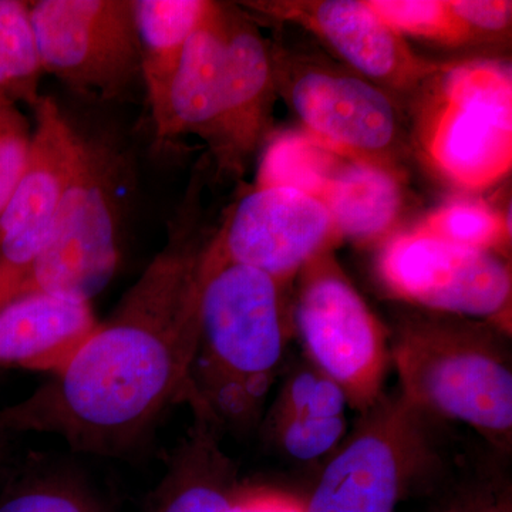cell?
<instances>
[{"instance_id": "6da1fadb", "label": "cell", "mask_w": 512, "mask_h": 512, "mask_svg": "<svg viewBox=\"0 0 512 512\" xmlns=\"http://www.w3.org/2000/svg\"><path fill=\"white\" fill-rule=\"evenodd\" d=\"M205 161L168 220L164 247L69 365L0 409V433L56 434L73 450L124 457L183 403L200 345L201 296L217 232L202 211Z\"/></svg>"}, {"instance_id": "7a4b0ae2", "label": "cell", "mask_w": 512, "mask_h": 512, "mask_svg": "<svg viewBox=\"0 0 512 512\" xmlns=\"http://www.w3.org/2000/svg\"><path fill=\"white\" fill-rule=\"evenodd\" d=\"M399 392L437 420L478 431L497 450L512 443L510 335L481 320L404 313L389 333Z\"/></svg>"}, {"instance_id": "3957f363", "label": "cell", "mask_w": 512, "mask_h": 512, "mask_svg": "<svg viewBox=\"0 0 512 512\" xmlns=\"http://www.w3.org/2000/svg\"><path fill=\"white\" fill-rule=\"evenodd\" d=\"M279 285L258 269L220 261L211 245L191 384L221 426L254 423L284 356Z\"/></svg>"}, {"instance_id": "277c9868", "label": "cell", "mask_w": 512, "mask_h": 512, "mask_svg": "<svg viewBox=\"0 0 512 512\" xmlns=\"http://www.w3.org/2000/svg\"><path fill=\"white\" fill-rule=\"evenodd\" d=\"M440 423L402 393L383 394L323 470L306 510L394 512L414 487L443 474Z\"/></svg>"}, {"instance_id": "5b68a950", "label": "cell", "mask_w": 512, "mask_h": 512, "mask_svg": "<svg viewBox=\"0 0 512 512\" xmlns=\"http://www.w3.org/2000/svg\"><path fill=\"white\" fill-rule=\"evenodd\" d=\"M128 164L106 140L80 136L72 181L22 293H56L92 302L119 269ZM20 293V295H22Z\"/></svg>"}, {"instance_id": "8992f818", "label": "cell", "mask_w": 512, "mask_h": 512, "mask_svg": "<svg viewBox=\"0 0 512 512\" xmlns=\"http://www.w3.org/2000/svg\"><path fill=\"white\" fill-rule=\"evenodd\" d=\"M420 138L431 163L464 188L497 183L512 164V77L507 64L439 66Z\"/></svg>"}, {"instance_id": "52a82bcc", "label": "cell", "mask_w": 512, "mask_h": 512, "mask_svg": "<svg viewBox=\"0 0 512 512\" xmlns=\"http://www.w3.org/2000/svg\"><path fill=\"white\" fill-rule=\"evenodd\" d=\"M29 12L43 73L70 92L116 103L143 87L134 0H36Z\"/></svg>"}, {"instance_id": "ba28073f", "label": "cell", "mask_w": 512, "mask_h": 512, "mask_svg": "<svg viewBox=\"0 0 512 512\" xmlns=\"http://www.w3.org/2000/svg\"><path fill=\"white\" fill-rule=\"evenodd\" d=\"M295 306V326L311 365L342 387L365 413L383 396L389 332L330 259L315 258Z\"/></svg>"}, {"instance_id": "9c48e42d", "label": "cell", "mask_w": 512, "mask_h": 512, "mask_svg": "<svg viewBox=\"0 0 512 512\" xmlns=\"http://www.w3.org/2000/svg\"><path fill=\"white\" fill-rule=\"evenodd\" d=\"M377 269L387 289L404 301L511 333V271L493 252L450 244L417 229L390 239Z\"/></svg>"}, {"instance_id": "30bf717a", "label": "cell", "mask_w": 512, "mask_h": 512, "mask_svg": "<svg viewBox=\"0 0 512 512\" xmlns=\"http://www.w3.org/2000/svg\"><path fill=\"white\" fill-rule=\"evenodd\" d=\"M275 72L281 90L309 134L343 157L389 168L399 147L393 101L359 76L322 66L296 67L292 76Z\"/></svg>"}, {"instance_id": "8fae6325", "label": "cell", "mask_w": 512, "mask_h": 512, "mask_svg": "<svg viewBox=\"0 0 512 512\" xmlns=\"http://www.w3.org/2000/svg\"><path fill=\"white\" fill-rule=\"evenodd\" d=\"M335 231L326 205L288 187H258L241 198L215 234L220 261L245 265L281 284L322 254Z\"/></svg>"}, {"instance_id": "7c38bea8", "label": "cell", "mask_w": 512, "mask_h": 512, "mask_svg": "<svg viewBox=\"0 0 512 512\" xmlns=\"http://www.w3.org/2000/svg\"><path fill=\"white\" fill-rule=\"evenodd\" d=\"M32 110L28 163L0 212V268L22 279L42 251L72 181L80 141L52 96L42 94Z\"/></svg>"}, {"instance_id": "4fadbf2b", "label": "cell", "mask_w": 512, "mask_h": 512, "mask_svg": "<svg viewBox=\"0 0 512 512\" xmlns=\"http://www.w3.org/2000/svg\"><path fill=\"white\" fill-rule=\"evenodd\" d=\"M242 5L252 12L292 20L311 29L356 72L394 92L416 89L439 69L414 55L403 36L384 23L362 0L247 2Z\"/></svg>"}, {"instance_id": "5bb4252c", "label": "cell", "mask_w": 512, "mask_h": 512, "mask_svg": "<svg viewBox=\"0 0 512 512\" xmlns=\"http://www.w3.org/2000/svg\"><path fill=\"white\" fill-rule=\"evenodd\" d=\"M225 12V156L218 171L241 174L264 143L276 90L272 50L238 6Z\"/></svg>"}, {"instance_id": "9a60e30c", "label": "cell", "mask_w": 512, "mask_h": 512, "mask_svg": "<svg viewBox=\"0 0 512 512\" xmlns=\"http://www.w3.org/2000/svg\"><path fill=\"white\" fill-rule=\"evenodd\" d=\"M97 325L92 303L56 293H22L0 311V366L56 375Z\"/></svg>"}, {"instance_id": "2e32d148", "label": "cell", "mask_w": 512, "mask_h": 512, "mask_svg": "<svg viewBox=\"0 0 512 512\" xmlns=\"http://www.w3.org/2000/svg\"><path fill=\"white\" fill-rule=\"evenodd\" d=\"M192 424L168 460L150 512H234L237 474L220 444V421L194 387L185 393Z\"/></svg>"}, {"instance_id": "e0dca14e", "label": "cell", "mask_w": 512, "mask_h": 512, "mask_svg": "<svg viewBox=\"0 0 512 512\" xmlns=\"http://www.w3.org/2000/svg\"><path fill=\"white\" fill-rule=\"evenodd\" d=\"M224 59V3L211 2L175 74L168 138L180 134L202 138L218 168L225 156Z\"/></svg>"}, {"instance_id": "ac0fdd59", "label": "cell", "mask_w": 512, "mask_h": 512, "mask_svg": "<svg viewBox=\"0 0 512 512\" xmlns=\"http://www.w3.org/2000/svg\"><path fill=\"white\" fill-rule=\"evenodd\" d=\"M210 6L205 0H134L141 76L158 143L168 140L171 87L185 47Z\"/></svg>"}, {"instance_id": "d6986e66", "label": "cell", "mask_w": 512, "mask_h": 512, "mask_svg": "<svg viewBox=\"0 0 512 512\" xmlns=\"http://www.w3.org/2000/svg\"><path fill=\"white\" fill-rule=\"evenodd\" d=\"M322 201L335 231L363 241L392 227L402 207V192L389 168L348 158L336 168Z\"/></svg>"}, {"instance_id": "ffe728a7", "label": "cell", "mask_w": 512, "mask_h": 512, "mask_svg": "<svg viewBox=\"0 0 512 512\" xmlns=\"http://www.w3.org/2000/svg\"><path fill=\"white\" fill-rule=\"evenodd\" d=\"M0 512H107L83 478L42 461L15 471L0 493Z\"/></svg>"}, {"instance_id": "44dd1931", "label": "cell", "mask_w": 512, "mask_h": 512, "mask_svg": "<svg viewBox=\"0 0 512 512\" xmlns=\"http://www.w3.org/2000/svg\"><path fill=\"white\" fill-rule=\"evenodd\" d=\"M43 76L29 2L0 0V96L33 109Z\"/></svg>"}, {"instance_id": "7402d4cb", "label": "cell", "mask_w": 512, "mask_h": 512, "mask_svg": "<svg viewBox=\"0 0 512 512\" xmlns=\"http://www.w3.org/2000/svg\"><path fill=\"white\" fill-rule=\"evenodd\" d=\"M342 157L311 134H282L266 148L258 187L295 188L322 200Z\"/></svg>"}, {"instance_id": "603a6c76", "label": "cell", "mask_w": 512, "mask_h": 512, "mask_svg": "<svg viewBox=\"0 0 512 512\" xmlns=\"http://www.w3.org/2000/svg\"><path fill=\"white\" fill-rule=\"evenodd\" d=\"M384 23L399 35H410L443 45L456 46L468 42L448 2L439 0H369Z\"/></svg>"}, {"instance_id": "cb8c5ba5", "label": "cell", "mask_w": 512, "mask_h": 512, "mask_svg": "<svg viewBox=\"0 0 512 512\" xmlns=\"http://www.w3.org/2000/svg\"><path fill=\"white\" fill-rule=\"evenodd\" d=\"M424 234L460 247L490 251L507 234L503 221L480 202L456 201L431 214L419 228Z\"/></svg>"}, {"instance_id": "d4e9b609", "label": "cell", "mask_w": 512, "mask_h": 512, "mask_svg": "<svg viewBox=\"0 0 512 512\" xmlns=\"http://www.w3.org/2000/svg\"><path fill=\"white\" fill-rule=\"evenodd\" d=\"M348 404L346 393L335 380L312 365L301 367L286 380L271 420L284 417H345Z\"/></svg>"}, {"instance_id": "484cf974", "label": "cell", "mask_w": 512, "mask_h": 512, "mask_svg": "<svg viewBox=\"0 0 512 512\" xmlns=\"http://www.w3.org/2000/svg\"><path fill=\"white\" fill-rule=\"evenodd\" d=\"M279 447L299 461H312L336 448L345 437V417L313 419V417H284L271 420Z\"/></svg>"}, {"instance_id": "4316f807", "label": "cell", "mask_w": 512, "mask_h": 512, "mask_svg": "<svg viewBox=\"0 0 512 512\" xmlns=\"http://www.w3.org/2000/svg\"><path fill=\"white\" fill-rule=\"evenodd\" d=\"M32 133L18 104L0 96V212L28 163Z\"/></svg>"}, {"instance_id": "83f0119b", "label": "cell", "mask_w": 512, "mask_h": 512, "mask_svg": "<svg viewBox=\"0 0 512 512\" xmlns=\"http://www.w3.org/2000/svg\"><path fill=\"white\" fill-rule=\"evenodd\" d=\"M436 512H512L511 485L495 476L474 478L448 495Z\"/></svg>"}, {"instance_id": "f1b7e54d", "label": "cell", "mask_w": 512, "mask_h": 512, "mask_svg": "<svg viewBox=\"0 0 512 512\" xmlns=\"http://www.w3.org/2000/svg\"><path fill=\"white\" fill-rule=\"evenodd\" d=\"M451 12L456 16L467 40H487L504 36L511 26L512 3L504 0H451Z\"/></svg>"}, {"instance_id": "f546056e", "label": "cell", "mask_w": 512, "mask_h": 512, "mask_svg": "<svg viewBox=\"0 0 512 512\" xmlns=\"http://www.w3.org/2000/svg\"><path fill=\"white\" fill-rule=\"evenodd\" d=\"M234 512H308L306 503L295 495L272 488H239Z\"/></svg>"}, {"instance_id": "4dcf8cb0", "label": "cell", "mask_w": 512, "mask_h": 512, "mask_svg": "<svg viewBox=\"0 0 512 512\" xmlns=\"http://www.w3.org/2000/svg\"><path fill=\"white\" fill-rule=\"evenodd\" d=\"M23 281L20 276L0 268V311L22 293Z\"/></svg>"}, {"instance_id": "1f68e13d", "label": "cell", "mask_w": 512, "mask_h": 512, "mask_svg": "<svg viewBox=\"0 0 512 512\" xmlns=\"http://www.w3.org/2000/svg\"><path fill=\"white\" fill-rule=\"evenodd\" d=\"M10 440H12V436L0 433V468L8 463L10 457Z\"/></svg>"}]
</instances>
